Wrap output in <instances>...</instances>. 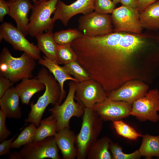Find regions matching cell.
Here are the masks:
<instances>
[{
  "label": "cell",
  "mask_w": 159,
  "mask_h": 159,
  "mask_svg": "<svg viewBox=\"0 0 159 159\" xmlns=\"http://www.w3.org/2000/svg\"><path fill=\"white\" fill-rule=\"evenodd\" d=\"M35 60L24 52L19 57H14L4 47L0 54V76L8 79L14 84L24 78H32L36 66Z\"/></svg>",
  "instance_id": "obj_3"
},
{
  "label": "cell",
  "mask_w": 159,
  "mask_h": 159,
  "mask_svg": "<svg viewBox=\"0 0 159 159\" xmlns=\"http://www.w3.org/2000/svg\"><path fill=\"white\" fill-rule=\"evenodd\" d=\"M10 11V7L8 1L0 0V21L3 22L5 16L9 15Z\"/></svg>",
  "instance_id": "obj_36"
},
{
  "label": "cell",
  "mask_w": 159,
  "mask_h": 159,
  "mask_svg": "<svg viewBox=\"0 0 159 159\" xmlns=\"http://www.w3.org/2000/svg\"><path fill=\"white\" fill-rule=\"evenodd\" d=\"M36 77L44 85L45 90L35 103L33 102L31 103V110L25 121L26 123H34L37 127L47 106L49 104L54 106L58 104L61 97V89L53 74L45 67L40 69Z\"/></svg>",
  "instance_id": "obj_2"
},
{
  "label": "cell",
  "mask_w": 159,
  "mask_h": 159,
  "mask_svg": "<svg viewBox=\"0 0 159 159\" xmlns=\"http://www.w3.org/2000/svg\"><path fill=\"white\" fill-rule=\"evenodd\" d=\"M85 109L81 128L76 135L77 159L87 158L90 149L98 139L103 125V121L92 109Z\"/></svg>",
  "instance_id": "obj_4"
},
{
  "label": "cell",
  "mask_w": 159,
  "mask_h": 159,
  "mask_svg": "<svg viewBox=\"0 0 159 159\" xmlns=\"http://www.w3.org/2000/svg\"><path fill=\"white\" fill-rule=\"evenodd\" d=\"M94 11L101 14L112 13L116 4L111 0H94Z\"/></svg>",
  "instance_id": "obj_32"
},
{
  "label": "cell",
  "mask_w": 159,
  "mask_h": 159,
  "mask_svg": "<svg viewBox=\"0 0 159 159\" xmlns=\"http://www.w3.org/2000/svg\"><path fill=\"white\" fill-rule=\"evenodd\" d=\"M36 38L37 42V46L40 51L46 57L58 64L56 54L57 44L55 41L52 31H48Z\"/></svg>",
  "instance_id": "obj_21"
},
{
  "label": "cell",
  "mask_w": 159,
  "mask_h": 159,
  "mask_svg": "<svg viewBox=\"0 0 159 159\" xmlns=\"http://www.w3.org/2000/svg\"><path fill=\"white\" fill-rule=\"evenodd\" d=\"M78 30L89 37L103 35L113 32L111 15L93 11L80 17Z\"/></svg>",
  "instance_id": "obj_9"
},
{
  "label": "cell",
  "mask_w": 159,
  "mask_h": 159,
  "mask_svg": "<svg viewBox=\"0 0 159 159\" xmlns=\"http://www.w3.org/2000/svg\"><path fill=\"white\" fill-rule=\"evenodd\" d=\"M158 136L159 139V135Z\"/></svg>",
  "instance_id": "obj_43"
},
{
  "label": "cell",
  "mask_w": 159,
  "mask_h": 159,
  "mask_svg": "<svg viewBox=\"0 0 159 159\" xmlns=\"http://www.w3.org/2000/svg\"><path fill=\"white\" fill-rule=\"evenodd\" d=\"M8 1L10 7L9 15L15 21L17 27L26 36L29 21L28 14L33 5L29 0Z\"/></svg>",
  "instance_id": "obj_16"
},
{
  "label": "cell",
  "mask_w": 159,
  "mask_h": 159,
  "mask_svg": "<svg viewBox=\"0 0 159 159\" xmlns=\"http://www.w3.org/2000/svg\"><path fill=\"white\" fill-rule=\"evenodd\" d=\"M8 158L10 159H24L20 152H18L16 151L10 153Z\"/></svg>",
  "instance_id": "obj_39"
},
{
  "label": "cell",
  "mask_w": 159,
  "mask_h": 159,
  "mask_svg": "<svg viewBox=\"0 0 159 159\" xmlns=\"http://www.w3.org/2000/svg\"><path fill=\"white\" fill-rule=\"evenodd\" d=\"M70 80L69 82L67 95L62 104L56 105L50 109L49 111L57 120V132L65 127H70L69 122L71 118L82 117L85 113V107L78 102L74 101L75 93L77 83Z\"/></svg>",
  "instance_id": "obj_6"
},
{
  "label": "cell",
  "mask_w": 159,
  "mask_h": 159,
  "mask_svg": "<svg viewBox=\"0 0 159 159\" xmlns=\"http://www.w3.org/2000/svg\"><path fill=\"white\" fill-rule=\"evenodd\" d=\"M59 149L53 136L24 145L19 152L24 159H60Z\"/></svg>",
  "instance_id": "obj_12"
},
{
  "label": "cell",
  "mask_w": 159,
  "mask_h": 159,
  "mask_svg": "<svg viewBox=\"0 0 159 159\" xmlns=\"http://www.w3.org/2000/svg\"><path fill=\"white\" fill-rule=\"evenodd\" d=\"M7 118L4 112L0 110V142L6 139L11 134L10 131L8 130L6 124Z\"/></svg>",
  "instance_id": "obj_33"
},
{
  "label": "cell",
  "mask_w": 159,
  "mask_h": 159,
  "mask_svg": "<svg viewBox=\"0 0 159 159\" xmlns=\"http://www.w3.org/2000/svg\"><path fill=\"white\" fill-rule=\"evenodd\" d=\"M38 63L46 67L53 74L59 83L61 89V95L57 104H60L66 95V91L64 87V82L68 80L77 82H79L76 79L69 75L62 66H59L57 63L50 60L45 56L40 58L38 60Z\"/></svg>",
  "instance_id": "obj_19"
},
{
  "label": "cell",
  "mask_w": 159,
  "mask_h": 159,
  "mask_svg": "<svg viewBox=\"0 0 159 159\" xmlns=\"http://www.w3.org/2000/svg\"><path fill=\"white\" fill-rule=\"evenodd\" d=\"M141 145L138 149L141 156L148 159L156 157L159 159V139L158 136L146 134L143 135Z\"/></svg>",
  "instance_id": "obj_24"
},
{
  "label": "cell",
  "mask_w": 159,
  "mask_h": 159,
  "mask_svg": "<svg viewBox=\"0 0 159 159\" xmlns=\"http://www.w3.org/2000/svg\"><path fill=\"white\" fill-rule=\"evenodd\" d=\"M82 32L75 29H69L54 33L56 42L58 44L63 45L71 43L74 40L83 35Z\"/></svg>",
  "instance_id": "obj_29"
},
{
  "label": "cell",
  "mask_w": 159,
  "mask_h": 159,
  "mask_svg": "<svg viewBox=\"0 0 159 159\" xmlns=\"http://www.w3.org/2000/svg\"><path fill=\"white\" fill-rule=\"evenodd\" d=\"M54 136L63 159H75L77 158V150L74 145L76 135L70 127H65L57 131Z\"/></svg>",
  "instance_id": "obj_17"
},
{
  "label": "cell",
  "mask_w": 159,
  "mask_h": 159,
  "mask_svg": "<svg viewBox=\"0 0 159 159\" xmlns=\"http://www.w3.org/2000/svg\"><path fill=\"white\" fill-rule=\"evenodd\" d=\"M113 32L141 34L142 28L140 14L136 9L122 5L115 8L111 15Z\"/></svg>",
  "instance_id": "obj_10"
},
{
  "label": "cell",
  "mask_w": 159,
  "mask_h": 159,
  "mask_svg": "<svg viewBox=\"0 0 159 159\" xmlns=\"http://www.w3.org/2000/svg\"><path fill=\"white\" fill-rule=\"evenodd\" d=\"M16 134L9 139L3 140L0 144V156L10 154L12 143L17 136Z\"/></svg>",
  "instance_id": "obj_34"
},
{
  "label": "cell",
  "mask_w": 159,
  "mask_h": 159,
  "mask_svg": "<svg viewBox=\"0 0 159 159\" xmlns=\"http://www.w3.org/2000/svg\"><path fill=\"white\" fill-rule=\"evenodd\" d=\"M15 88L23 104L28 105L30 101L36 93L45 90L44 85L36 77L26 78L22 80Z\"/></svg>",
  "instance_id": "obj_20"
},
{
  "label": "cell",
  "mask_w": 159,
  "mask_h": 159,
  "mask_svg": "<svg viewBox=\"0 0 159 159\" xmlns=\"http://www.w3.org/2000/svg\"><path fill=\"white\" fill-rule=\"evenodd\" d=\"M158 0H137L138 6L137 9L140 14L148 6Z\"/></svg>",
  "instance_id": "obj_37"
},
{
  "label": "cell",
  "mask_w": 159,
  "mask_h": 159,
  "mask_svg": "<svg viewBox=\"0 0 159 159\" xmlns=\"http://www.w3.org/2000/svg\"><path fill=\"white\" fill-rule=\"evenodd\" d=\"M112 1L116 4L120 2V0H111Z\"/></svg>",
  "instance_id": "obj_40"
},
{
  "label": "cell",
  "mask_w": 159,
  "mask_h": 159,
  "mask_svg": "<svg viewBox=\"0 0 159 159\" xmlns=\"http://www.w3.org/2000/svg\"><path fill=\"white\" fill-rule=\"evenodd\" d=\"M14 84L8 79L0 76V98Z\"/></svg>",
  "instance_id": "obj_35"
},
{
  "label": "cell",
  "mask_w": 159,
  "mask_h": 159,
  "mask_svg": "<svg viewBox=\"0 0 159 159\" xmlns=\"http://www.w3.org/2000/svg\"><path fill=\"white\" fill-rule=\"evenodd\" d=\"M107 97V95L102 85L91 79L77 83L75 99L85 108L92 109L97 103Z\"/></svg>",
  "instance_id": "obj_11"
},
{
  "label": "cell",
  "mask_w": 159,
  "mask_h": 159,
  "mask_svg": "<svg viewBox=\"0 0 159 159\" xmlns=\"http://www.w3.org/2000/svg\"><path fill=\"white\" fill-rule=\"evenodd\" d=\"M71 43L63 45L57 44L56 54L59 64L64 65L77 61V56L72 48Z\"/></svg>",
  "instance_id": "obj_27"
},
{
  "label": "cell",
  "mask_w": 159,
  "mask_h": 159,
  "mask_svg": "<svg viewBox=\"0 0 159 159\" xmlns=\"http://www.w3.org/2000/svg\"><path fill=\"white\" fill-rule=\"evenodd\" d=\"M111 141V139L106 136L98 139L90 149L86 158L112 159L109 149Z\"/></svg>",
  "instance_id": "obj_23"
},
{
  "label": "cell",
  "mask_w": 159,
  "mask_h": 159,
  "mask_svg": "<svg viewBox=\"0 0 159 159\" xmlns=\"http://www.w3.org/2000/svg\"><path fill=\"white\" fill-rule=\"evenodd\" d=\"M112 159H138L141 157L138 150L130 154L124 153L117 143L111 141L109 145Z\"/></svg>",
  "instance_id": "obj_31"
},
{
  "label": "cell",
  "mask_w": 159,
  "mask_h": 159,
  "mask_svg": "<svg viewBox=\"0 0 159 159\" xmlns=\"http://www.w3.org/2000/svg\"><path fill=\"white\" fill-rule=\"evenodd\" d=\"M122 5L136 9L138 6L137 0H120Z\"/></svg>",
  "instance_id": "obj_38"
},
{
  "label": "cell",
  "mask_w": 159,
  "mask_h": 159,
  "mask_svg": "<svg viewBox=\"0 0 159 159\" xmlns=\"http://www.w3.org/2000/svg\"><path fill=\"white\" fill-rule=\"evenodd\" d=\"M112 122L117 133L123 137L129 140H135L143 136L122 120L114 121Z\"/></svg>",
  "instance_id": "obj_30"
},
{
  "label": "cell",
  "mask_w": 159,
  "mask_h": 159,
  "mask_svg": "<svg viewBox=\"0 0 159 159\" xmlns=\"http://www.w3.org/2000/svg\"><path fill=\"white\" fill-rule=\"evenodd\" d=\"M140 21L143 28L153 30L159 29V1L150 5L140 14Z\"/></svg>",
  "instance_id": "obj_22"
},
{
  "label": "cell",
  "mask_w": 159,
  "mask_h": 159,
  "mask_svg": "<svg viewBox=\"0 0 159 159\" xmlns=\"http://www.w3.org/2000/svg\"><path fill=\"white\" fill-rule=\"evenodd\" d=\"M70 75H72L79 82L91 79L88 72L77 61L69 63L62 66Z\"/></svg>",
  "instance_id": "obj_28"
},
{
  "label": "cell",
  "mask_w": 159,
  "mask_h": 159,
  "mask_svg": "<svg viewBox=\"0 0 159 159\" xmlns=\"http://www.w3.org/2000/svg\"><path fill=\"white\" fill-rule=\"evenodd\" d=\"M59 0L38 1L33 5L27 28V35L36 37L45 30H52L54 23L51 16L55 11Z\"/></svg>",
  "instance_id": "obj_5"
},
{
  "label": "cell",
  "mask_w": 159,
  "mask_h": 159,
  "mask_svg": "<svg viewBox=\"0 0 159 159\" xmlns=\"http://www.w3.org/2000/svg\"><path fill=\"white\" fill-rule=\"evenodd\" d=\"M94 9V0H77L69 5L59 0L52 18L54 23L60 20L64 25L67 26L74 16L80 14H86L93 12Z\"/></svg>",
  "instance_id": "obj_14"
},
{
  "label": "cell",
  "mask_w": 159,
  "mask_h": 159,
  "mask_svg": "<svg viewBox=\"0 0 159 159\" xmlns=\"http://www.w3.org/2000/svg\"><path fill=\"white\" fill-rule=\"evenodd\" d=\"M2 39L11 45L14 50L23 51L36 60L41 57L37 46L31 43L21 31L10 23L4 22L0 26V42Z\"/></svg>",
  "instance_id": "obj_8"
},
{
  "label": "cell",
  "mask_w": 159,
  "mask_h": 159,
  "mask_svg": "<svg viewBox=\"0 0 159 159\" xmlns=\"http://www.w3.org/2000/svg\"><path fill=\"white\" fill-rule=\"evenodd\" d=\"M148 84L138 80L129 81L107 95L110 99L132 104L148 91Z\"/></svg>",
  "instance_id": "obj_15"
},
{
  "label": "cell",
  "mask_w": 159,
  "mask_h": 159,
  "mask_svg": "<svg viewBox=\"0 0 159 159\" xmlns=\"http://www.w3.org/2000/svg\"><path fill=\"white\" fill-rule=\"evenodd\" d=\"M8 0L9 1H16V0ZM32 0V1H33L34 4H36L38 2V1L37 0Z\"/></svg>",
  "instance_id": "obj_41"
},
{
  "label": "cell",
  "mask_w": 159,
  "mask_h": 159,
  "mask_svg": "<svg viewBox=\"0 0 159 159\" xmlns=\"http://www.w3.org/2000/svg\"><path fill=\"white\" fill-rule=\"evenodd\" d=\"M20 99L15 87H12L0 98V110L7 117L16 119L20 118L22 115L19 105Z\"/></svg>",
  "instance_id": "obj_18"
},
{
  "label": "cell",
  "mask_w": 159,
  "mask_h": 159,
  "mask_svg": "<svg viewBox=\"0 0 159 159\" xmlns=\"http://www.w3.org/2000/svg\"><path fill=\"white\" fill-rule=\"evenodd\" d=\"M156 49L152 35L112 32L92 41L84 67L107 94L130 81L150 84L159 76Z\"/></svg>",
  "instance_id": "obj_1"
},
{
  "label": "cell",
  "mask_w": 159,
  "mask_h": 159,
  "mask_svg": "<svg viewBox=\"0 0 159 159\" xmlns=\"http://www.w3.org/2000/svg\"><path fill=\"white\" fill-rule=\"evenodd\" d=\"M159 91L150 90L143 96L132 104L130 115L135 117L139 121H149L157 122L159 120Z\"/></svg>",
  "instance_id": "obj_7"
},
{
  "label": "cell",
  "mask_w": 159,
  "mask_h": 159,
  "mask_svg": "<svg viewBox=\"0 0 159 159\" xmlns=\"http://www.w3.org/2000/svg\"><path fill=\"white\" fill-rule=\"evenodd\" d=\"M37 0L39 2H42V1H47L49 0Z\"/></svg>",
  "instance_id": "obj_42"
},
{
  "label": "cell",
  "mask_w": 159,
  "mask_h": 159,
  "mask_svg": "<svg viewBox=\"0 0 159 159\" xmlns=\"http://www.w3.org/2000/svg\"><path fill=\"white\" fill-rule=\"evenodd\" d=\"M132 104L122 101L112 100L108 97L96 104L92 109L103 121L112 122L130 116Z\"/></svg>",
  "instance_id": "obj_13"
},
{
  "label": "cell",
  "mask_w": 159,
  "mask_h": 159,
  "mask_svg": "<svg viewBox=\"0 0 159 159\" xmlns=\"http://www.w3.org/2000/svg\"><path fill=\"white\" fill-rule=\"evenodd\" d=\"M37 127L33 123H31L25 127L12 143L11 148L19 149L34 142L35 133Z\"/></svg>",
  "instance_id": "obj_26"
},
{
  "label": "cell",
  "mask_w": 159,
  "mask_h": 159,
  "mask_svg": "<svg viewBox=\"0 0 159 159\" xmlns=\"http://www.w3.org/2000/svg\"><path fill=\"white\" fill-rule=\"evenodd\" d=\"M57 130L56 119L54 116L51 114L49 117L41 120L39 125L36 130L34 142L54 136Z\"/></svg>",
  "instance_id": "obj_25"
}]
</instances>
